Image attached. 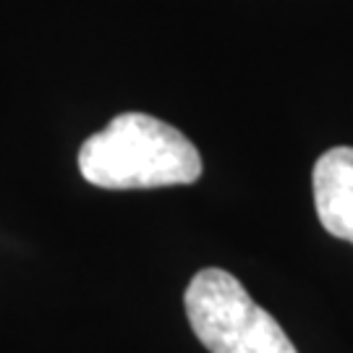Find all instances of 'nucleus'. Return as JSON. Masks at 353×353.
I'll return each mask as SVG.
<instances>
[{"label": "nucleus", "mask_w": 353, "mask_h": 353, "mask_svg": "<svg viewBox=\"0 0 353 353\" xmlns=\"http://www.w3.org/2000/svg\"><path fill=\"white\" fill-rule=\"evenodd\" d=\"M79 170L110 191L183 186L202 176V157L178 128L147 113H121L79 150Z\"/></svg>", "instance_id": "nucleus-1"}, {"label": "nucleus", "mask_w": 353, "mask_h": 353, "mask_svg": "<svg viewBox=\"0 0 353 353\" xmlns=\"http://www.w3.org/2000/svg\"><path fill=\"white\" fill-rule=\"evenodd\" d=\"M183 303L194 335L210 353H299L275 316L225 270L196 272Z\"/></svg>", "instance_id": "nucleus-2"}, {"label": "nucleus", "mask_w": 353, "mask_h": 353, "mask_svg": "<svg viewBox=\"0 0 353 353\" xmlns=\"http://www.w3.org/2000/svg\"><path fill=\"white\" fill-rule=\"evenodd\" d=\"M314 207L330 236L353 243V147H335L316 160Z\"/></svg>", "instance_id": "nucleus-3"}]
</instances>
